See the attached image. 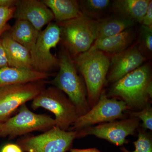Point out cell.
Masks as SVG:
<instances>
[{"instance_id": "e0dca14e", "label": "cell", "mask_w": 152, "mask_h": 152, "mask_svg": "<svg viewBox=\"0 0 152 152\" xmlns=\"http://www.w3.org/2000/svg\"><path fill=\"white\" fill-rule=\"evenodd\" d=\"M150 0H115L112 9L118 16L141 24Z\"/></svg>"}, {"instance_id": "52a82bcc", "label": "cell", "mask_w": 152, "mask_h": 152, "mask_svg": "<svg viewBox=\"0 0 152 152\" xmlns=\"http://www.w3.org/2000/svg\"><path fill=\"white\" fill-rule=\"evenodd\" d=\"M130 109L124 101L108 97L104 91L101 93L97 103L86 113L80 116L69 131H79L96 124L126 118L125 112Z\"/></svg>"}, {"instance_id": "7a4b0ae2", "label": "cell", "mask_w": 152, "mask_h": 152, "mask_svg": "<svg viewBox=\"0 0 152 152\" xmlns=\"http://www.w3.org/2000/svg\"><path fill=\"white\" fill-rule=\"evenodd\" d=\"M73 60L83 77L87 99L91 109L97 103L107 83L110 60L104 52L90 49L74 57Z\"/></svg>"}, {"instance_id": "3957f363", "label": "cell", "mask_w": 152, "mask_h": 152, "mask_svg": "<svg viewBox=\"0 0 152 152\" xmlns=\"http://www.w3.org/2000/svg\"><path fill=\"white\" fill-rule=\"evenodd\" d=\"M58 60L59 70L50 83L67 95L80 116L91 109L84 81L78 75L74 60L67 50L61 52Z\"/></svg>"}, {"instance_id": "ac0fdd59", "label": "cell", "mask_w": 152, "mask_h": 152, "mask_svg": "<svg viewBox=\"0 0 152 152\" xmlns=\"http://www.w3.org/2000/svg\"><path fill=\"white\" fill-rule=\"evenodd\" d=\"M135 24L133 21L118 16L96 20V40L116 35L132 28Z\"/></svg>"}, {"instance_id": "5b68a950", "label": "cell", "mask_w": 152, "mask_h": 152, "mask_svg": "<svg viewBox=\"0 0 152 152\" xmlns=\"http://www.w3.org/2000/svg\"><path fill=\"white\" fill-rule=\"evenodd\" d=\"M96 20L83 15L57 23L61 30V40L71 56H77L88 50L96 39Z\"/></svg>"}, {"instance_id": "484cf974", "label": "cell", "mask_w": 152, "mask_h": 152, "mask_svg": "<svg viewBox=\"0 0 152 152\" xmlns=\"http://www.w3.org/2000/svg\"><path fill=\"white\" fill-rule=\"evenodd\" d=\"M142 25L147 26H152V1H150L145 14L143 18Z\"/></svg>"}, {"instance_id": "d6986e66", "label": "cell", "mask_w": 152, "mask_h": 152, "mask_svg": "<svg viewBox=\"0 0 152 152\" xmlns=\"http://www.w3.org/2000/svg\"><path fill=\"white\" fill-rule=\"evenodd\" d=\"M50 10L57 23L67 21L83 16L78 1L75 0H43Z\"/></svg>"}, {"instance_id": "f546056e", "label": "cell", "mask_w": 152, "mask_h": 152, "mask_svg": "<svg viewBox=\"0 0 152 152\" xmlns=\"http://www.w3.org/2000/svg\"><path fill=\"white\" fill-rule=\"evenodd\" d=\"M2 123H0V129H1V126Z\"/></svg>"}, {"instance_id": "2e32d148", "label": "cell", "mask_w": 152, "mask_h": 152, "mask_svg": "<svg viewBox=\"0 0 152 152\" xmlns=\"http://www.w3.org/2000/svg\"><path fill=\"white\" fill-rule=\"evenodd\" d=\"M9 66L33 69L30 51L12 39L7 34L1 40Z\"/></svg>"}, {"instance_id": "44dd1931", "label": "cell", "mask_w": 152, "mask_h": 152, "mask_svg": "<svg viewBox=\"0 0 152 152\" xmlns=\"http://www.w3.org/2000/svg\"><path fill=\"white\" fill-rule=\"evenodd\" d=\"M78 2L83 15L95 20L100 19L111 4L109 0H83Z\"/></svg>"}, {"instance_id": "ba28073f", "label": "cell", "mask_w": 152, "mask_h": 152, "mask_svg": "<svg viewBox=\"0 0 152 152\" xmlns=\"http://www.w3.org/2000/svg\"><path fill=\"white\" fill-rule=\"evenodd\" d=\"M61 40V30L57 23H50L40 32L35 44L30 51L33 70L50 73L58 67V60L51 50L56 48Z\"/></svg>"}, {"instance_id": "cb8c5ba5", "label": "cell", "mask_w": 152, "mask_h": 152, "mask_svg": "<svg viewBox=\"0 0 152 152\" xmlns=\"http://www.w3.org/2000/svg\"><path fill=\"white\" fill-rule=\"evenodd\" d=\"M15 10V7H0V36L10 28L8 22L14 18Z\"/></svg>"}, {"instance_id": "4fadbf2b", "label": "cell", "mask_w": 152, "mask_h": 152, "mask_svg": "<svg viewBox=\"0 0 152 152\" xmlns=\"http://www.w3.org/2000/svg\"><path fill=\"white\" fill-rule=\"evenodd\" d=\"M14 18L29 22L40 32L54 19L50 10L42 1L38 0L18 1Z\"/></svg>"}, {"instance_id": "9a60e30c", "label": "cell", "mask_w": 152, "mask_h": 152, "mask_svg": "<svg viewBox=\"0 0 152 152\" xmlns=\"http://www.w3.org/2000/svg\"><path fill=\"white\" fill-rule=\"evenodd\" d=\"M135 37V33L130 28L116 35L96 40L90 49L117 54L129 48Z\"/></svg>"}, {"instance_id": "8992f818", "label": "cell", "mask_w": 152, "mask_h": 152, "mask_svg": "<svg viewBox=\"0 0 152 152\" xmlns=\"http://www.w3.org/2000/svg\"><path fill=\"white\" fill-rule=\"evenodd\" d=\"M56 125L54 119L35 113L24 104L19 108L17 115L2 123L0 137L13 139L35 131L46 132Z\"/></svg>"}, {"instance_id": "d4e9b609", "label": "cell", "mask_w": 152, "mask_h": 152, "mask_svg": "<svg viewBox=\"0 0 152 152\" xmlns=\"http://www.w3.org/2000/svg\"><path fill=\"white\" fill-rule=\"evenodd\" d=\"M141 40L142 46L145 51L151 53L152 51V26H147L142 25Z\"/></svg>"}, {"instance_id": "277c9868", "label": "cell", "mask_w": 152, "mask_h": 152, "mask_svg": "<svg viewBox=\"0 0 152 152\" xmlns=\"http://www.w3.org/2000/svg\"><path fill=\"white\" fill-rule=\"evenodd\" d=\"M33 110L46 109L55 115L56 126L69 131L80 117L78 111L64 93L54 86L45 88L33 100Z\"/></svg>"}, {"instance_id": "603a6c76", "label": "cell", "mask_w": 152, "mask_h": 152, "mask_svg": "<svg viewBox=\"0 0 152 152\" xmlns=\"http://www.w3.org/2000/svg\"><path fill=\"white\" fill-rule=\"evenodd\" d=\"M125 114L129 115V117L137 118L142 121V123L140 126L144 129L152 130V107L151 102L140 110H127L125 112Z\"/></svg>"}, {"instance_id": "ffe728a7", "label": "cell", "mask_w": 152, "mask_h": 152, "mask_svg": "<svg viewBox=\"0 0 152 152\" xmlns=\"http://www.w3.org/2000/svg\"><path fill=\"white\" fill-rule=\"evenodd\" d=\"M7 33L12 39L31 50L37 39L40 31L36 29L29 22L16 20Z\"/></svg>"}, {"instance_id": "6da1fadb", "label": "cell", "mask_w": 152, "mask_h": 152, "mask_svg": "<svg viewBox=\"0 0 152 152\" xmlns=\"http://www.w3.org/2000/svg\"><path fill=\"white\" fill-rule=\"evenodd\" d=\"M152 83L151 67L145 64L113 84L106 94L109 98L121 99L130 110H140L151 102L148 88Z\"/></svg>"}, {"instance_id": "4316f807", "label": "cell", "mask_w": 152, "mask_h": 152, "mask_svg": "<svg viewBox=\"0 0 152 152\" xmlns=\"http://www.w3.org/2000/svg\"><path fill=\"white\" fill-rule=\"evenodd\" d=\"M0 152H23V151L18 144L9 143L3 147Z\"/></svg>"}, {"instance_id": "7c38bea8", "label": "cell", "mask_w": 152, "mask_h": 152, "mask_svg": "<svg viewBox=\"0 0 152 152\" xmlns=\"http://www.w3.org/2000/svg\"><path fill=\"white\" fill-rule=\"evenodd\" d=\"M145 53L137 44L117 54L113 55L107 77V83H114L137 69L146 60Z\"/></svg>"}, {"instance_id": "9c48e42d", "label": "cell", "mask_w": 152, "mask_h": 152, "mask_svg": "<svg viewBox=\"0 0 152 152\" xmlns=\"http://www.w3.org/2000/svg\"><path fill=\"white\" fill-rule=\"evenodd\" d=\"M77 131H64L55 126L45 132L25 137L17 144L26 152H66L77 138Z\"/></svg>"}, {"instance_id": "5bb4252c", "label": "cell", "mask_w": 152, "mask_h": 152, "mask_svg": "<svg viewBox=\"0 0 152 152\" xmlns=\"http://www.w3.org/2000/svg\"><path fill=\"white\" fill-rule=\"evenodd\" d=\"M54 75L53 73H43L33 69L5 67L0 69V88L10 85L46 80Z\"/></svg>"}, {"instance_id": "30bf717a", "label": "cell", "mask_w": 152, "mask_h": 152, "mask_svg": "<svg viewBox=\"0 0 152 152\" xmlns=\"http://www.w3.org/2000/svg\"><path fill=\"white\" fill-rule=\"evenodd\" d=\"M48 82L38 81L0 88V123L6 121L26 103L33 100L45 88Z\"/></svg>"}, {"instance_id": "7402d4cb", "label": "cell", "mask_w": 152, "mask_h": 152, "mask_svg": "<svg viewBox=\"0 0 152 152\" xmlns=\"http://www.w3.org/2000/svg\"><path fill=\"white\" fill-rule=\"evenodd\" d=\"M138 139L133 142L135 150L130 151L124 147L120 148L122 152H152V137L149 132L142 128L139 127Z\"/></svg>"}, {"instance_id": "8fae6325", "label": "cell", "mask_w": 152, "mask_h": 152, "mask_svg": "<svg viewBox=\"0 0 152 152\" xmlns=\"http://www.w3.org/2000/svg\"><path fill=\"white\" fill-rule=\"evenodd\" d=\"M140 126L138 118L129 117L120 121L103 123L77 131V138L93 135L106 140L116 146H121L128 143L127 137L134 135Z\"/></svg>"}, {"instance_id": "83f0119b", "label": "cell", "mask_w": 152, "mask_h": 152, "mask_svg": "<svg viewBox=\"0 0 152 152\" xmlns=\"http://www.w3.org/2000/svg\"><path fill=\"white\" fill-rule=\"evenodd\" d=\"M7 66H9L7 59L1 41L0 40V69Z\"/></svg>"}, {"instance_id": "f1b7e54d", "label": "cell", "mask_w": 152, "mask_h": 152, "mask_svg": "<svg viewBox=\"0 0 152 152\" xmlns=\"http://www.w3.org/2000/svg\"><path fill=\"white\" fill-rule=\"evenodd\" d=\"M70 152H101L99 150L96 148L80 149H71Z\"/></svg>"}]
</instances>
